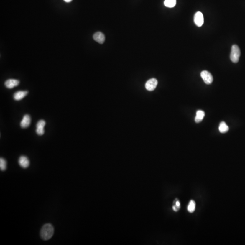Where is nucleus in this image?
I'll return each mask as SVG.
<instances>
[{"instance_id":"obj_13","label":"nucleus","mask_w":245,"mask_h":245,"mask_svg":"<svg viewBox=\"0 0 245 245\" xmlns=\"http://www.w3.org/2000/svg\"><path fill=\"white\" fill-rule=\"evenodd\" d=\"M188 211L190 213H193L194 212L196 209V203L195 201L192 200L189 202V204L188 206Z\"/></svg>"},{"instance_id":"obj_17","label":"nucleus","mask_w":245,"mask_h":245,"mask_svg":"<svg viewBox=\"0 0 245 245\" xmlns=\"http://www.w3.org/2000/svg\"><path fill=\"white\" fill-rule=\"evenodd\" d=\"M45 124H46V123H45V121L44 120H40L37 123V129H44Z\"/></svg>"},{"instance_id":"obj_3","label":"nucleus","mask_w":245,"mask_h":245,"mask_svg":"<svg viewBox=\"0 0 245 245\" xmlns=\"http://www.w3.org/2000/svg\"><path fill=\"white\" fill-rule=\"evenodd\" d=\"M201 76L204 82L207 85H210L213 82V78L212 74L207 70H203L201 73Z\"/></svg>"},{"instance_id":"obj_14","label":"nucleus","mask_w":245,"mask_h":245,"mask_svg":"<svg viewBox=\"0 0 245 245\" xmlns=\"http://www.w3.org/2000/svg\"><path fill=\"white\" fill-rule=\"evenodd\" d=\"M180 207H181V205H180V202L177 198H175L173 201L172 209L174 212H178L180 209Z\"/></svg>"},{"instance_id":"obj_7","label":"nucleus","mask_w":245,"mask_h":245,"mask_svg":"<svg viewBox=\"0 0 245 245\" xmlns=\"http://www.w3.org/2000/svg\"><path fill=\"white\" fill-rule=\"evenodd\" d=\"M20 82L18 80L15 79H9L5 82V85L6 88L8 89H12L15 87L19 85Z\"/></svg>"},{"instance_id":"obj_11","label":"nucleus","mask_w":245,"mask_h":245,"mask_svg":"<svg viewBox=\"0 0 245 245\" xmlns=\"http://www.w3.org/2000/svg\"><path fill=\"white\" fill-rule=\"evenodd\" d=\"M205 115V112L203 110H199L197 111V113H196V116L195 118V122L197 123L201 122L203 119Z\"/></svg>"},{"instance_id":"obj_4","label":"nucleus","mask_w":245,"mask_h":245,"mask_svg":"<svg viewBox=\"0 0 245 245\" xmlns=\"http://www.w3.org/2000/svg\"><path fill=\"white\" fill-rule=\"evenodd\" d=\"M157 80L155 78H152L147 81L145 84V88L149 91H153L156 89L157 85Z\"/></svg>"},{"instance_id":"obj_19","label":"nucleus","mask_w":245,"mask_h":245,"mask_svg":"<svg viewBox=\"0 0 245 245\" xmlns=\"http://www.w3.org/2000/svg\"><path fill=\"white\" fill-rule=\"evenodd\" d=\"M64 1L66 2H70L72 1V0H64Z\"/></svg>"},{"instance_id":"obj_1","label":"nucleus","mask_w":245,"mask_h":245,"mask_svg":"<svg viewBox=\"0 0 245 245\" xmlns=\"http://www.w3.org/2000/svg\"><path fill=\"white\" fill-rule=\"evenodd\" d=\"M54 228L51 224H45L40 230V237L45 241L48 240L53 236Z\"/></svg>"},{"instance_id":"obj_6","label":"nucleus","mask_w":245,"mask_h":245,"mask_svg":"<svg viewBox=\"0 0 245 245\" xmlns=\"http://www.w3.org/2000/svg\"><path fill=\"white\" fill-rule=\"evenodd\" d=\"M18 163L20 166L22 168H27L30 165V161L28 157L25 156H22L19 157Z\"/></svg>"},{"instance_id":"obj_15","label":"nucleus","mask_w":245,"mask_h":245,"mask_svg":"<svg viewBox=\"0 0 245 245\" xmlns=\"http://www.w3.org/2000/svg\"><path fill=\"white\" fill-rule=\"evenodd\" d=\"M164 4L166 7L172 8L175 6L176 0H165Z\"/></svg>"},{"instance_id":"obj_16","label":"nucleus","mask_w":245,"mask_h":245,"mask_svg":"<svg viewBox=\"0 0 245 245\" xmlns=\"http://www.w3.org/2000/svg\"><path fill=\"white\" fill-rule=\"evenodd\" d=\"M6 161L5 159L1 157L0 159V168L2 171H5L6 169Z\"/></svg>"},{"instance_id":"obj_8","label":"nucleus","mask_w":245,"mask_h":245,"mask_svg":"<svg viewBox=\"0 0 245 245\" xmlns=\"http://www.w3.org/2000/svg\"><path fill=\"white\" fill-rule=\"evenodd\" d=\"M31 118L30 115L28 114H26L24 115V117L23 118L22 121H21V127L22 128H26L30 126L31 124Z\"/></svg>"},{"instance_id":"obj_12","label":"nucleus","mask_w":245,"mask_h":245,"mask_svg":"<svg viewBox=\"0 0 245 245\" xmlns=\"http://www.w3.org/2000/svg\"><path fill=\"white\" fill-rule=\"evenodd\" d=\"M219 130L220 133L224 134L228 131L229 127L227 126L225 122H221L219 126Z\"/></svg>"},{"instance_id":"obj_10","label":"nucleus","mask_w":245,"mask_h":245,"mask_svg":"<svg viewBox=\"0 0 245 245\" xmlns=\"http://www.w3.org/2000/svg\"><path fill=\"white\" fill-rule=\"evenodd\" d=\"M27 91H19L17 92L13 96V98L15 101H19L24 98L28 94Z\"/></svg>"},{"instance_id":"obj_18","label":"nucleus","mask_w":245,"mask_h":245,"mask_svg":"<svg viewBox=\"0 0 245 245\" xmlns=\"http://www.w3.org/2000/svg\"><path fill=\"white\" fill-rule=\"evenodd\" d=\"M36 133L39 135H43L45 133L44 129H36Z\"/></svg>"},{"instance_id":"obj_2","label":"nucleus","mask_w":245,"mask_h":245,"mask_svg":"<svg viewBox=\"0 0 245 245\" xmlns=\"http://www.w3.org/2000/svg\"><path fill=\"white\" fill-rule=\"evenodd\" d=\"M240 55V50L238 45H232L230 54V59L231 61L233 63H237L239 61Z\"/></svg>"},{"instance_id":"obj_9","label":"nucleus","mask_w":245,"mask_h":245,"mask_svg":"<svg viewBox=\"0 0 245 245\" xmlns=\"http://www.w3.org/2000/svg\"><path fill=\"white\" fill-rule=\"evenodd\" d=\"M93 39L98 43L103 44L105 41V36L101 32H97L94 34Z\"/></svg>"},{"instance_id":"obj_5","label":"nucleus","mask_w":245,"mask_h":245,"mask_svg":"<svg viewBox=\"0 0 245 245\" xmlns=\"http://www.w3.org/2000/svg\"><path fill=\"white\" fill-rule=\"evenodd\" d=\"M194 21L195 24L198 27H202L204 23V17L203 13L200 11L196 12L194 15Z\"/></svg>"}]
</instances>
